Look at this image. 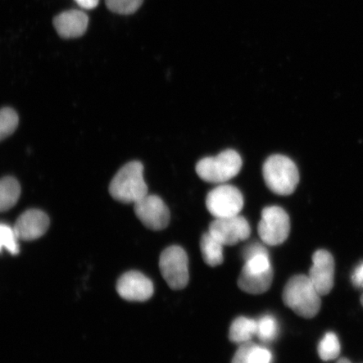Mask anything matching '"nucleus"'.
<instances>
[{
  "label": "nucleus",
  "instance_id": "7ed1b4c3",
  "mask_svg": "<svg viewBox=\"0 0 363 363\" xmlns=\"http://www.w3.org/2000/svg\"><path fill=\"white\" fill-rule=\"evenodd\" d=\"M262 175L267 187L272 193L282 196L292 194L299 182L297 166L291 159L280 154L267 159L263 164Z\"/></svg>",
  "mask_w": 363,
  "mask_h": 363
},
{
  "label": "nucleus",
  "instance_id": "4be33fe9",
  "mask_svg": "<svg viewBox=\"0 0 363 363\" xmlns=\"http://www.w3.org/2000/svg\"><path fill=\"white\" fill-rule=\"evenodd\" d=\"M144 0H106L108 10L119 15H131L143 6Z\"/></svg>",
  "mask_w": 363,
  "mask_h": 363
},
{
  "label": "nucleus",
  "instance_id": "5701e85b",
  "mask_svg": "<svg viewBox=\"0 0 363 363\" xmlns=\"http://www.w3.org/2000/svg\"><path fill=\"white\" fill-rule=\"evenodd\" d=\"M247 363H272V352L269 349L253 343L248 353Z\"/></svg>",
  "mask_w": 363,
  "mask_h": 363
},
{
  "label": "nucleus",
  "instance_id": "cd10ccee",
  "mask_svg": "<svg viewBox=\"0 0 363 363\" xmlns=\"http://www.w3.org/2000/svg\"><path fill=\"white\" fill-rule=\"evenodd\" d=\"M361 302H362V306H363V294H362V298H361Z\"/></svg>",
  "mask_w": 363,
  "mask_h": 363
},
{
  "label": "nucleus",
  "instance_id": "2eb2a0df",
  "mask_svg": "<svg viewBox=\"0 0 363 363\" xmlns=\"http://www.w3.org/2000/svg\"><path fill=\"white\" fill-rule=\"evenodd\" d=\"M257 320L247 317H238L230 328L229 338L231 342L243 344L250 342L257 335Z\"/></svg>",
  "mask_w": 363,
  "mask_h": 363
},
{
  "label": "nucleus",
  "instance_id": "f03ea898",
  "mask_svg": "<svg viewBox=\"0 0 363 363\" xmlns=\"http://www.w3.org/2000/svg\"><path fill=\"white\" fill-rule=\"evenodd\" d=\"M144 167L133 161L121 167L110 184V193L116 201L124 203H135L148 194L144 179Z\"/></svg>",
  "mask_w": 363,
  "mask_h": 363
},
{
  "label": "nucleus",
  "instance_id": "f3484780",
  "mask_svg": "<svg viewBox=\"0 0 363 363\" xmlns=\"http://www.w3.org/2000/svg\"><path fill=\"white\" fill-rule=\"evenodd\" d=\"M21 193L20 184L13 177L0 179V212L7 211L15 206Z\"/></svg>",
  "mask_w": 363,
  "mask_h": 363
},
{
  "label": "nucleus",
  "instance_id": "412c9836",
  "mask_svg": "<svg viewBox=\"0 0 363 363\" xmlns=\"http://www.w3.org/2000/svg\"><path fill=\"white\" fill-rule=\"evenodd\" d=\"M15 230L10 225L0 223V252L6 250L12 255L19 253L20 247Z\"/></svg>",
  "mask_w": 363,
  "mask_h": 363
},
{
  "label": "nucleus",
  "instance_id": "dca6fc26",
  "mask_svg": "<svg viewBox=\"0 0 363 363\" xmlns=\"http://www.w3.org/2000/svg\"><path fill=\"white\" fill-rule=\"evenodd\" d=\"M224 246L219 240L207 233L203 235L201 240V249L203 259L211 267H217L224 261Z\"/></svg>",
  "mask_w": 363,
  "mask_h": 363
},
{
  "label": "nucleus",
  "instance_id": "9b49d317",
  "mask_svg": "<svg viewBox=\"0 0 363 363\" xmlns=\"http://www.w3.org/2000/svg\"><path fill=\"white\" fill-rule=\"evenodd\" d=\"M116 289L120 296L128 301H147L154 293L152 281L136 271L122 275L118 280Z\"/></svg>",
  "mask_w": 363,
  "mask_h": 363
},
{
  "label": "nucleus",
  "instance_id": "a211bd4d",
  "mask_svg": "<svg viewBox=\"0 0 363 363\" xmlns=\"http://www.w3.org/2000/svg\"><path fill=\"white\" fill-rule=\"evenodd\" d=\"M257 337L261 342L269 343L278 337L279 324L274 316H262L257 321Z\"/></svg>",
  "mask_w": 363,
  "mask_h": 363
},
{
  "label": "nucleus",
  "instance_id": "aec40b11",
  "mask_svg": "<svg viewBox=\"0 0 363 363\" xmlns=\"http://www.w3.org/2000/svg\"><path fill=\"white\" fill-rule=\"evenodd\" d=\"M19 124L17 113L11 108L0 110V142L15 133Z\"/></svg>",
  "mask_w": 363,
  "mask_h": 363
},
{
  "label": "nucleus",
  "instance_id": "0eeeda50",
  "mask_svg": "<svg viewBox=\"0 0 363 363\" xmlns=\"http://www.w3.org/2000/svg\"><path fill=\"white\" fill-rule=\"evenodd\" d=\"M290 233L289 216L283 208L269 206L263 208L258 224V234L263 242L279 246L287 240Z\"/></svg>",
  "mask_w": 363,
  "mask_h": 363
},
{
  "label": "nucleus",
  "instance_id": "393cba45",
  "mask_svg": "<svg viewBox=\"0 0 363 363\" xmlns=\"http://www.w3.org/2000/svg\"><path fill=\"white\" fill-rule=\"evenodd\" d=\"M352 282L356 288L363 289V262H361L352 272Z\"/></svg>",
  "mask_w": 363,
  "mask_h": 363
},
{
  "label": "nucleus",
  "instance_id": "6ab92c4d",
  "mask_svg": "<svg viewBox=\"0 0 363 363\" xmlns=\"http://www.w3.org/2000/svg\"><path fill=\"white\" fill-rule=\"evenodd\" d=\"M340 345L337 335L333 333L325 334L318 347V353L323 361H331L338 357Z\"/></svg>",
  "mask_w": 363,
  "mask_h": 363
},
{
  "label": "nucleus",
  "instance_id": "b1692460",
  "mask_svg": "<svg viewBox=\"0 0 363 363\" xmlns=\"http://www.w3.org/2000/svg\"><path fill=\"white\" fill-rule=\"evenodd\" d=\"M253 342H245L240 345V347L237 352H235L231 363H247V356L250 349L252 348Z\"/></svg>",
  "mask_w": 363,
  "mask_h": 363
},
{
  "label": "nucleus",
  "instance_id": "39448f33",
  "mask_svg": "<svg viewBox=\"0 0 363 363\" xmlns=\"http://www.w3.org/2000/svg\"><path fill=\"white\" fill-rule=\"evenodd\" d=\"M163 279L172 289H183L189 280L187 253L179 246H172L163 251L159 260Z\"/></svg>",
  "mask_w": 363,
  "mask_h": 363
},
{
  "label": "nucleus",
  "instance_id": "ddd939ff",
  "mask_svg": "<svg viewBox=\"0 0 363 363\" xmlns=\"http://www.w3.org/2000/svg\"><path fill=\"white\" fill-rule=\"evenodd\" d=\"M57 34L63 39L79 38L87 31L89 17L83 11L71 10L59 13L53 19Z\"/></svg>",
  "mask_w": 363,
  "mask_h": 363
},
{
  "label": "nucleus",
  "instance_id": "423d86ee",
  "mask_svg": "<svg viewBox=\"0 0 363 363\" xmlns=\"http://www.w3.org/2000/svg\"><path fill=\"white\" fill-rule=\"evenodd\" d=\"M243 206V195L233 185L220 184L206 197L207 210L216 219L239 216Z\"/></svg>",
  "mask_w": 363,
  "mask_h": 363
},
{
  "label": "nucleus",
  "instance_id": "bb28decb",
  "mask_svg": "<svg viewBox=\"0 0 363 363\" xmlns=\"http://www.w3.org/2000/svg\"><path fill=\"white\" fill-rule=\"evenodd\" d=\"M337 363H352L350 361L347 359V358H340V359Z\"/></svg>",
  "mask_w": 363,
  "mask_h": 363
},
{
  "label": "nucleus",
  "instance_id": "1a4fd4ad",
  "mask_svg": "<svg viewBox=\"0 0 363 363\" xmlns=\"http://www.w3.org/2000/svg\"><path fill=\"white\" fill-rule=\"evenodd\" d=\"M134 204L136 216L147 228L162 230L169 225V208L160 197L147 194Z\"/></svg>",
  "mask_w": 363,
  "mask_h": 363
},
{
  "label": "nucleus",
  "instance_id": "6e6552de",
  "mask_svg": "<svg viewBox=\"0 0 363 363\" xmlns=\"http://www.w3.org/2000/svg\"><path fill=\"white\" fill-rule=\"evenodd\" d=\"M208 233L223 246H234L247 240L252 230L248 221L239 215L216 219L208 227Z\"/></svg>",
  "mask_w": 363,
  "mask_h": 363
},
{
  "label": "nucleus",
  "instance_id": "4468645a",
  "mask_svg": "<svg viewBox=\"0 0 363 363\" xmlns=\"http://www.w3.org/2000/svg\"><path fill=\"white\" fill-rule=\"evenodd\" d=\"M274 280V270L257 269L244 265L239 276L238 286L242 291L250 294H262L271 287Z\"/></svg>",
  "mask_w": 363,
  "mask_h": 363
},
{
  "label": "nucleus",
  "instance_id": "f8f14e48",
  "mask_svg": "<svg viewBox=\"0 0 363 363\" xmlns=\"http://www.w3.org/2000/svg\"><path fill=\"white\" fill-rule=\"evenodd\" d=\"M50 220L45 213L39 210H29L18 218L13 230L18 239L34 240L42 238L47 233Z\"/></svg>",
  "mask_w": 363,
  "mask_h": 363
},
{
  "label": "nucleus",
  "instance_id": "20e7f679",
  "mask_svg": "<svg viewBox=\"0 0 363 363\" xmlns=\"http://www.w3.org/2000/svg\"><path fill=\"white\" fill-rule=\"evenodd\" d=\"M242 167L240 154L235 150H225L216 157H204L197 163L199 178L207 183L222 184L235 178Z\"/></svg>",
  "mask_w": 363,
  "mask_h": 363
},
{
  "label": "nucleus",
  "instance_id": "f257e3e1",
  "mask_svg": "<svg viewBox=\"0 0 363 363\" xmlns=\"http://www.w3.org/2000/svg\"><path fill=\"white\" fill-rule=\"evenodd\" d=\"M283 301L286 306L306 319L316 316L321 306L318 293L308 276L296 275L285 285Z\"/></svg>",
  "mask_w": 363,
  "mask_h": 363
},
{
  "label": "nucleus",
  "instance_id": "a878e982",
  "mask_svg": "<svg viewBox=\"0 0 363 363\" xmlns=\"http://www.w3.org/2000/svg\"><path fill=\"white\" fill-rule=\"evenodd\" d=\"M75 1L85 10H93L98 6L99 0H75Z\"/></svg>",
  "mask_w": 363,
  "mask_h": 363
},
{
  "label": "nucleus",
  "instance_id": "9d476101",
  "mask_svg": "<svg viewBox=\"0 0 363 363\" xmlns=\"http://www.w3.org/2000/svg\"><path fill=\"white\" fill-rule=\"evenodd\" d=\"M313 265L308 278L320 296L328 294L334 286L335 262L331 254L319 250L312 257Z\"/></svg>",
  "mask_w": 363,
  "mask_h": 363
}]
</instances>
